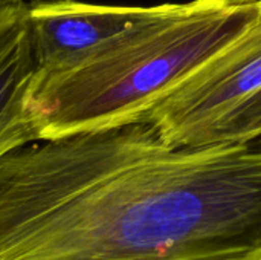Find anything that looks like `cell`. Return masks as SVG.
Here are the masks:
<instances>
[{"label":"cell","mask_w":261,"mask_h":260,"mask_svg":"<svg viewBox=\"0 0 261 260\" xmlns=\"http://www.w3.org/2000/svg\"><path fill=\"white\" fill-rule=\"evenodd\" d=\"M38 70L24 0L0 2V159L40 141L31 106Z\"/></svg>","instance_id":"5"},{"label":"cell","mask_w":261,"mask_h":260,"mask_svg":"<svg viewBox=\"0 0 261 260\" xmlns=\"http://www.w3.org/2000/svg\"><path fill=\"white\" fill-rule=\"evenodd\" d=\"M0 2H2V0H0Z\"/></svg>","instance_id":"7"},{"label":"cell","mask_w":261,"mask_h":260,"mask_svg":"<svg viewBox=\"0 0 261 260\" xmlns=\"http://www.w3.org/2000/svg\"><path fill=\"white\" fill-rule=\"evenodd\" d=\"M257 139H261V90L236 107L214 127H211L199 146L222 141Z\"/></svg>","instance_id":"6"},{"label":"cell","mask_w":261,"mask_h":260,"mask_svg":"<svg viewBox=\"0 0 261 260\" xmlns=\"http://www.w3.org/2000/svg\"><path fill=\"white\" fill-rule=\"evenodd\" d=\"M153 6L38 0L28 5V26L40 69L70 61L144 21Z\"/></svg>","instance_id":"4"},{"label":"cell","mask_w":261,"mask_h":260,"mask_svg":"<svg viewBox=\"0 0 261 260\" xmlns=\"http://www.w3.org/2000/svg\"><path fill=\"white\" fill-rule=\"evenodd\" d=\"M260 90L261 11L242 35L171 87L142 124L168 146H199L211 127Z\"/></svg>","instance_id":"3"},{"label":"cell","mask_w":261,"mask_h":260,"mask_svg":"<svg viewBox=\"0 0 261 260\" xmlns=\"http://www.w3.org/2000/svg\"><path fill=\"white\" fill-rule=\"evenodd\" d=\"M260 11L261 0L154 5L113 40L37 70L31 106L40 141L142 124L171 87L242 35Z\"/></svg>","instance_id":"2"},{"label":"cell","mask_w":261,"mask_h":260,"mask_svg":"<svg viewBox=\"0 0 261 260\" xmlns=\"http://www.w3.org/2000/svg\"><path fill=\"white\" fill-rule=\"evenodd\" d=\"M0 260H261V143L130 124L28 144L0 159Z\"/></svg>","instance_id":"1"}]
</instances>
